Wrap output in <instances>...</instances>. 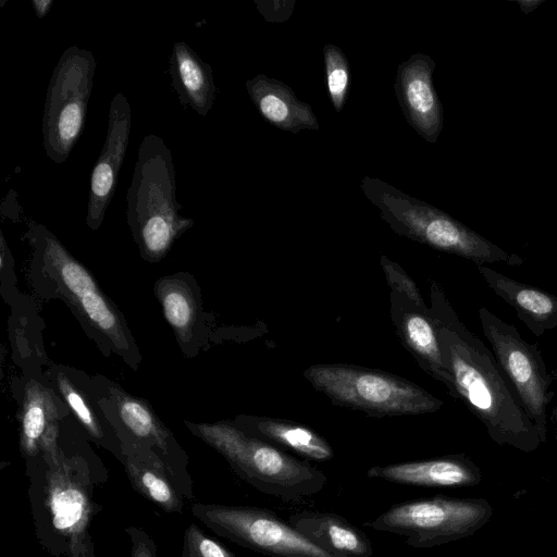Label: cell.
Wrapping results in <instances>:
<instances>
[{
  "label": "cell",
  "instance_id": "cell-1",
  "mask_svg": "<svg viewBox=\"0 0 557 557\" xmlns=\"http://www.w3.org/2000/svg\"><path fill=\"white\" fill-rule=\"evenodd\" d=\"M430 292L442 356L458 399L496 444L523 453L540 448V432L494 354L462 323L436 282L431 283Z\"/></svg>",
  "mask_w": 557,
  "mask_h": 557
},
{
  "label": "cell",
  "instance_id": "cell-2",
  "mask_svg": "<svg viewBox=\"0 0 557 557\" xmlns=\"http://www.w3.org/2000/svg\"><path fill=\"white\" fill-rule=\"evenodd\" d=\"M126 203L133 239L149 262L163 259L194 225L193 219L180 214L172 152L154 134L146 135L138 148Z\"/></svg>",
  "mask_w": 557,
  "mask_h": 557
},
{
  "label": "cell",
  "instance_id": "cell-3",
  "mask_svg": "<svg viewBox=\"0 0 557 557\" xmlns=\"http://www.w3.org/2000/svg\"><path fill=\"white\" fill-rule=\"evenodd\" d=\"M360 188L381 219L400 236L465 258L476 267L497 262L518 267L524 262L519 255L504 250L445 211L382 180L364 176Z\"/></svg>",
  "mask_w": 557,
  "mask_h": 557
},
{
  "label": "cell",
  "instance_id": "cell-4",
  "mask_svg": "<svg viewBox=\"0 0 557 557\" xmlns=\"http://www.w3.org/2000/svg\"><path fill=\"white\" fill-rule=\"evenodd\" d=\"M185 425L222 455L242 480L264 494L295 500L319 493L326 484V475L320 469L247 435L233 421H185Z\"/></svg>",
  "mask_w": 557,
  "mask_h": 557
},
{
  "label": "cell",
  "instance_id": "cell-5",
  "mask_svg": "<svg viewBox=\"0 0 557 557\" xmlns=\"http://www.w3.org/2000/svg\"><path fill=\"white\" fill-rule=\"evenodd\" d=\"M305 379L332 404L371 417L433 413L443 401L421 386L395 374L348 363H318Z\"/></svg>",
  "mask_w": 557,
  "mask_h": 557
},
{
  "label": "cell",
  "instance_id": "cell-6",
  "mask_svg": "<svg viewBox=\"0 0 557 557\" xmlns=\"http://www.w3.org/2000/svg\"><path fill=\"white\" fill-rule=\"evenodd\" d=\"M492 506L483 498H432L394 504L366 527L405 536L414 548H430L468 537L485 525Z\"/></svg>",
  "mask_w": 557,
  "mask_h": 557
},
{
  "label": "cell",
  "instance_id": "cell-7",
  "mask_svg": "<svg viewBox=\"0 0 557 557\" xmlns=\"http://www.w3.org/2000/svg\"><path fill=\"white\" fill-rule=\"evenodd\" d=\"M96 66L90 50L71 46L53 69L42 114V146L57 164L70 157L83 133Z\"/></svg>",
  "mask_w": 557,
  "mask_h": 557
},
{
  "label": "cell",
  "instance_id": "cell-8",
  "mask_svg": "<svg viewBox=\"0 0 557 557\" xmlns=\"http://www.w3.org/2000/svg\"><path fill=\"white\" fill-rule=\"evenodd\" d=\"M482 331L502 370L513 386L543 444L548 441L554 397L552 376L537 345L527 342L516 326L485 307L479 309Z\"/></svg>",
  "mask_w": 557,
  "mask_h": 557
},
{
  "label": "cell",
  "instance_id": "cell-9",
  "mask_svg": "<svg viewBox=\"0 0 557 557\" xmlns=\"http://www.w3.org/2000/svg\"><path fill=\"white\" fill-rule=\"evenodd\" d=\"M191 513L215 534L268 557H333L268 508L196 503Z\"/></svg>",
  "mask_w": 557,
  "mask_h": 557
},
{
  "label": "cell",
  "instance_id": "cell-10",
  "mask_svg": "<svg viewBox=\"0 0 557 557\" xmlns=\"http://www.w3.org/2000/svg\"><path fill=\"white\" fill-rule=\"evenodd\" d=\"M99 406L120 441L153 451L166 466L181 494L193 498V482L186 469L187 456L148 403L113 385Z\"/></svg>",
  "mask_w": 557,
  "mask_h": 557
},
{
  "label": "cell",
  "instance_id": "cell-11",
  "mask_svg": "<svg viewBox=\"0 0 557 557\" xmlns=\"http://www.w3.org/2000/svg\"><path fill=\"white\" fill-rule=\"evenodd\" d=\"M47 472V508L54 530L70 539V555L86 557V529L89 510L87 480L78 469L61 459L60 454L44 455Z\"/></svg>",
  "mask_w": 557,
  "mask_h": 557
},
{
  "label": "cell",
  "instance_id": "cell-12",
  "mask_svg": "<svg viewBox=\"0 0 557 557\" xmlns=\"http://www.w3.org/2000/svg\"><path fill=\"white\" fill-rule=\"evenodd\" d=\"M131 128V104L123 92H117L110 103L106 140L90 175L86 224L91 231L101 226L114 196Z\"/></svg>",
  "mask_w": 557,
  "mask_h": 557
},
{
  "label": "cell",
  "instance_id": "cell-13",
  "mask_svg": "<svg viewBox=\"0 0 557 557\" xmlns=\"http://www.w3.org/2000/svg\"><path fill=\"white\" fill-rule=\"evenodd\" d=\"M434 60L411 54L395 75V95L407 123L428 143H436L444 125V111L433 85Z\"/></svg>",
  "mask_w": 557,
  "mask_h": 557
},
{
  "label": "cell",
  "instance_id": "cell-14",
  "mask_svg": "<svg viewBox=\"0 0 557 557\" xmlns=\"http://www.w3.org/2000/svg\"><path fill=\"white\" fill-rule=\"evenodd\" d=\"M391 315L403 345L422 370L443 383L449 395L458 399L453 377L444 363L437 325L431 309L423 300H413L392 289Z\"/></svg>",
  "mask_w": 557,
  "mask_h": 557
},
{
  "label": "cell",
  "instance_id": "cell-15",
  "mask_svg": "<svg viewBox=\"0 0 557 557\" xmlns=\"http://www.w3.org/2000/svg\"><path fill=\"white\" fill-rule=\"evenodd\" d=\"M367 475L395 484L432 488L469 487L482 479L480 468L465 454L373 466Z\"/></svg>",
  "mask_w": 557,
  "mask_h": 557
},
{
  "label": "cell",
  "instance_id": "cell-16",
  "mask_svg": "<svg viewBox=\"0 0 557 557\" xmlns=\"http://www.w3.org/2000/svg\"><path fill=\"white\" fill-rule=\"evenodd\" d=\"M154 294L182 350L191 355L203 326L200 293L193 277L186 273L163 276L156 282Z\"/></svg>",
  "mask_w": 557,
  "mask_h": 557
},
{
  "label": "cell",
  "instance_id": "cell-17",
  "mask_svg": "<svg viewBox=\"0 0 557 557\" xmlns=\"http://www.w3.org/2000/svg\"><path fill=\"white\" fill-rule=\"evenodd\" d=\"M246 89L259 114L272 126L292 134L320 128L311 106L300 101L282 81L259 74L246 82Z\"/></svg>",
  "mask_w": 557,
  "mask_h": 557
},
{
  "label": "cell",
  "instance_id": "cell-18",
  "mask_svg": "<svg viewBox=\"0 0 557 557\" xmlns=\"http://www.w3.org/2000/svg\"><path fill=\"white\" fill-rule=\"evenodd\" d=\"M289 524L333 557H371L370 537L346 518L329 511L304 510L288 518Z\"/></svg>",
  "mask_w": 557,
  "mask_h": 557
},
{
  "label": "cell",
  "instance_id": "cell-19",
  "mask_svg": "<svg viewBox=\"0 0 557 557\" xmlns=\"http://www.w3.org/2000/svg\"><path fill=\"white\" fill-rule=\"evenodd\" d=\"M233 423L247 435L267 442L305 460L327 461L334 457L330 443L313 429L290 420L238 414Z\"/></svg>",
  "mask_w": 557,
  "mask_h": 557
},
{
  "label": "cell",
  "instance_id": "cell-20",
  "mask_svg": "<svg viewBox=\"0 0 557 557\" xmlns=\"http://www.w3.org/2000/svg\"><path fill=\"white\" fill-rule=\"evenodd\" d=\"M485 284L511 306L518 319L535 336L557 327V296L504 275L487 265L478 267Z\"/></svg>",
  "mask_w": 557,
  "mask_h": 557
},
{
  "label": "cell",
  "instance_id": "cell-21",
  "mask_svg": "<svg viewBox=\"0 0 557 557\" xmlns=\"http://www.w3.org/2000/svg\"><path fill=\"white\" fill-rule=\"evenodd\" d=\"M120 442L122 461L133 487L162 510L181 513L183 495L163 461L148 448Z\"/></svg>",
  "mask_w": 557,
  "mask_h": 557
},
{
  "label": "cell",
  "instance_id": "cell-22",
  "mask_svg": "<svg viewBox=\"0 0 557 557\" xmlns=\"http://www.w3.org/2000/svg\"><path fill=\"white\" fill-rule=\"evenodd\" d=\"M59 411L53 393L38 382L25 388L21 409V448L25 456L58 454Z\"/></svg>",
  "mask_w": 557,
  "mask_h": 557
},
{
  "label": "cell",
  "instance_id": "cell-23",
  "mask_svg": "<svg viewBox=\"0 0 557 557\" xmlns=\"http://www.w3.org/2000/svg\"><path fill=\"white\" fill-rule=\"evenodd\" d=\"M169 71L181 103L206 116L216 95L211 65L185 41H176L170 55Z\"/></svg>",
  "mask_w": 557,
  "mask_h": 557
},
{
  "label": "cell",
  "instance_id": "cell-24",
  "mask_svg": "<svg viewBox=\"0 0 557 557\" xmlns=\"http://www.w3.org/2000/svg\"><path fill=\"white\" fill-rule=\"evenodd\" d=\"M77 317L96 335L104 339L129 366L137 368L140 362L135 342L114 302L101 290H92L70 305Z\"/></svg>",
  "mask_w": 557,
  "mask_h": 557
},
{
  "label": "cell",
  "instance_id": "cell-25",
  "mask_svg": "<svg viewBox=\"0 0 557 557\" xmlns=\"http://www.w3.org/2000/svg\"><path fill=\"white\" fill-rule=\"evenodd\" d=\"M323 62L329 99L334 110L341 113L346 104L351 85L348 59L339 47L326 44L323 47Z\"/></svg>",
  "mask_w": 557,
  "mask_h": 557
},
{
  "label": "cell",
  "instance_id": "cell-26",
  "mask_svg": "<svg viewBox=\"0 0 557 557\" xmlns=\"http://www.w3.org/2000/svg\"><path fill=\"white\" fill-rule=\"evenodd\" d=\"M55 383L78 422L95 441L102 442L104 433L87 396L62 372L57 373Z\"/></svg>",
  "mask_w": 557,
  "mask_h": 557
},
{
  "label": "cell",
  "instance_id": "cell-27",
  "mask_svg": "<svg viewBox=\"0 0 557 557\" xmlns=\"http://www.w3.org/2000/svg\"><path fill=\"white\" fill-rule=\"evenodd\" d=\"M181 557H237L222 544L208 536L195 523L184 533Z\"/></svg>",
  "mask_w": 557,
  "mask_h": 557
},
{
  "label": "cell",
  "instance_id": "cell-28",
  "mask_svg": "<svg viewBox=\"0 0 557 557\" xmlns=\"http://www.w3.org/2000/svg\"><path fill=\"white\" fill-rule=\"evenodd\" d=\"M255 3L265 21L283 23L290 17L295 0H255Z\"/></svg>",
  "mask_w": 557,
  "mask_h": 557
},
{
  "label": "cell",
  "instance_id": "cell-29",
  "mask_svg": "<svg viewBox=\"0 0 557 557\" xmlns=\"http://www.w3.org/2000/svg\"><path fill=\"white\" fill-rule=\"evenodd\" d=\"M126 532L132 539V557H157L153 541L143 530L128 528Z\"/></svg>",
  "mask_w": 557,
  "mask_h": 557
},
{
  "label": "cell",
  "instance_id": "cell-30",
  "mask_svg": "<svg viewBox=\"0 0 557 557\" xmlns=\"http://www.w3.org/2000/svg\"><path fill=\"white\" fill-rule=\"evenodd\" d=\"M53 4L52 0H33L32 5L38 18H44Z\"/></svg>",
  "mask_w": 557,
  "mask_h": 557
},
{
  "label": "cell",
  "instance_id": "cell-31",
  "mask_svg": "<svg viewBox=\"0 0 557 557\" xmlns=\"http://www.w3.org/2000/svg\"><path fill=\"white\" fill-rule=\"evenodd\" d=\"M545 0H517L520 10L525 14H530L537 7H540Z\"/></svg>",
  "mask_w": 557,
  "mask_h": 557
}]
</instances>
